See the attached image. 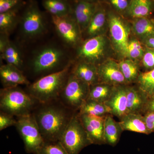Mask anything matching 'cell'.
<instances>
[{"label":"cell","mask_w":154,"mask_h":154,"mask_svg":"<svg viewBox=\"0 0 154 154\" xmlns=\"http://www.w3.org/2000/svg\"><path fill=\"white\" fill-rule=\"evenodd\" d=\"M53 102L41 104L33 114L45 142L59 141L72 116L68 113L67 107L53 105Z\"/></svg>","instance_id":"1"},{"label":"cell","mask_w":154,"mask_h":154,"mask_svg":"<svg viewBox=\"0 0 154 154\" xmlns=\"http://www.w3.org/2000/svg\"><path fill=\"white\" fill-rule=\"evenodd\" d=\"M72 63L64 68L49 74L29 85L28 94L41 104L53 102L59 98L72 69Z\"/></svg>","instance_id":"2"},{"label":"cell","mask_w":154,"mask_h":154,"mask_svg":"<svg viewBox=\"0 0 154 154\" xmlns=\"http://www.w3.org/2000/svg\"><path fill=\"white\" fill-rule=\"evenodd\" d=\"M67 59L66 52L61 48L53 45H45L33 54L30 67L36 75H47L66 67L71 62H68Z\"/></svg>","instance_id":"3"},{"label":"cell","mask_w":154,"mask_h":154,"mask_svg":"<svg viewBox=\"0 0 154 154\" xmlns=\"http://www.w3.org/2000/svg\"><path fill=\"white\" fill-rule=\"evenodd\" d=\"M108 31L110 42L118 61L129 58L128 45L131 36V26L128 19L108 6Z\"/></svg>","instance_id":"4"},{"label":"cell","mask_w":154,"mask_h":154,"mask_svg":"<svg viewBox=\"0 0 154 154\" xmlns=\"http://www.w3.org/2000/svg\"><path fill=\"white\" fill-rule=\"evenodd\" d=\"M76 49L78 60L96 66L115 56L110 38L106 34L84 40Z\"/></svg>","instance_id":"5"},{"label":"cell","mask_w":154,"mask_h":154,"mask_svg":"<svg viewBox=\"0 0 154 154\" xmlns=\"http://www.w3.org/2000/svg\"><path fill=\"white\" fill-rule=\"evenodd\" d=\"M35 100L18 87L3 88L0 91L1 111L17 117L31 114Z\"/></svg>","instance_id":"6"},{"label":"cell","mask_w":154,"mask_h":154,"mask_svg":"<svg viewBox=\"0 0 154 154\" xmlns=\"http://www.w3.org/2000/svg\"><path fill=\"white\" fill-rule=\"evenodd\" d=\"M20 30L26 40H33L46 31V20L36 0H28L20 15Z\"/></svg>","instance_id":"7"},{"label":"cell","mask_w":154,"mask_h":154,"mask_svg":"<svg viewBox=\"0 0 154 154\" xmlns=\"http://www.w3.org/2000/svg\"><path fill=\"white\" fill-rule=\"evenodd\" d=\"M69 154H79L83 149L92 144L79 114H73L59 141Z\"/></svg>","instance_id":"8"},{"label":"cell","mask_w":154,"mask_h":154,"mask_svg":"<svg viewBox=\"0 0 154 154\" xmlns=\"http://www.w3.org/2000/svg\"><path fill=\"white\" fill-rule=\"evenodd\" d=\"M15 126L22 138L25 151L37 154L45 141L42 135L33 114L18 117Z\"/></svg>","instance_id":"9"},{"label":"cell","mask_w":154,"mask_h":154,"mask_svg":"<svg viewBox=\"0 0 154 154\" xmlns=\"http://www.w3.org/2000/svg\"><path fill=\"white\" fill-rule=\"evenodd\" d=\"M90 88L89 85L71 72L59 98L63 105L69 109H79L88 99Z\"/></svg>","instance_id":"10"},{"label":"cell","mask_w":154,"mask_h":154,"mask_svg":"<svg viewBox=\"0 0 154 154\" xmlns=\"http://www.w3.org/2000/svg\"><path fill=\"white\" fill-rule=\"evenodd\" d=\"M58 35L69 47L77 48L84 41L79 25L71 14L62 17L51 16Z\"/></svg>","instance_id":"11"},{"label":"cell","mask_w":154,"mask_h":154,"mask_svg":"<svg viewBox=\"0 0 154 154\" xmlns=\"http://www.w3.org/2000/svg\"><path fill=\"white\" fill-rule=\"evenodd\" d=\"M108 6L104 2L98 3L95 13L82 33L83 40L106 34L108 31Z\"/></svg>","instance_id":"12"},{"label":"cell","mask_w":154,"mask_h":154,"mask_svg":"<svg viewBox=\"0 0 154 154\" xmlns=\"http://www.w3.org/2000/svg\"><path fill=\"white\" fill-rule=\"evenodd\" d=\"M97 67L99 83L114 86L129 85L121 71L118 60L108 59Z\"/></svg>","instance_id":"13"},{"label":"cell","mask_w":154,"mask_h":154,"mask_svg":"<svg viewBox=\"0 0 154 154\" xmlns=\"http://www.w3.org/2000/svg\"><path fill=\"white\" fill-rule=\"evenodd\" d=\"M78 114L92 144H106L104 138L105 116Z\"/></svg>","instance_id":"14"},{"label":"cell","mask_w":154,"mask_h":154,"mask_svg":"<svg viewBox=\"0 0 154 154\" xmlns=\"http://www.w3.org/2000/svg\"><path fill=\"white\" fill-rule=\"evenodd\" d=\"M70 1L72 5L71 15L79 25L82 34L96 11L98 3L76 0Z\"/></svg>","instance_id":"15"},{"label":"cell","mask_w":154,"mask_h":154,"mask_svg":"<svg viewBox=\"0 0 154 154\" xmlns=\"http://www.w3.org/2000/svg\"><path fill=\"white\" fill-rule=\"evenodd\" d=\"M126 85L115 86L109 99L105 104L111 110V114L121 119L127 112Z\"/></svg>","instance_id":"16"},{"label":"cell","mask_w":154,"mask_h":154,"mask_svg":"<svg viewBox=\"0 0 154 154\" xmlns=\"http://www.w3.org/2000/svg\"><path fill=\"white\" fill-rule=\"evenodd\" d=\"M0 79L3 88H14L30 84L21 70L9 64L1 66Z\"/></svg>","instance_id":"17"},{"label":"cell","mask_w":154,"mask_h":154,"mask_svg":"<svg viewBox=\"0 0 154 154\" xmlns=\"http://www.w3.org/2000/svg\"><path fill=\"white\" fill-rule=\"evenodd\" d=\"M128 113L143 115L148 99L136 86L126 85Z\"/></svg>","instance_id":"18"},{"label":"cell","mask_w":154,"mask_h":154,"mask_svg":"<svg viewBox=\"0 0 154 154\" xmlns=\"http://www.w3.org/2000/svg\"><path fill=\"white\" fill-rule=\"evenodd\" d=\"M71 72L78 79L90 86L99 83L97 67L93 64L77 60Z\"/></svg>","instance_id":"19"},{"label":"cell","mask_w":154,"mask_h":154,"mask_svg":"<svg viewBox=\"0 0 154 154\" xmlns=\"http://www.w3.org/2000/svg\"><path fill=\"white\" fill-rule=\"evenodd\" d=\"M154 12V0H131L125 18L128 20L151 17Z\"/></svg>","instance_id":"20"},{"label":"cell","mask_w":154,"mask_h":154,"mask_svg":"<svg viewBox=\"0 0 154 154\" xmlns=\"http://www.w3.org/2000/svg\"><path fill=\"white\" fill-rule=\"evenodd\" d=\"M131 33L141 41L154 34V19L151 17L131 20Z\"/></svg>","instance_id":"21"},{"label":"cell","mask_w":154,"mask_h":154,"mask_svg":"<svg viewBox=\"0 0 154 154\" xmlns=\"http://www.w3.org/2000/svg\"><path fill=\"white\" fill-rule=\"evenodd\" d=\"M119 124L123 131H128L145 134H151L147 128L143 115L128 113L120 119Z\"/></svg>","instance_id":"22"},{"label":"cell","mask_w":154,"mask_h":154,"mask_svg":"<svg viewBox=\"0 0 154 154\" xmlns=\"http://www.w3.org/2000/svg\"><path fill=\"white\" fill-rule=\"evenodd\" d=\"M111 114H107L104 121V138L105 144L115 146L119 142L123 131L119 122L114 120Z\"/></svg>","instance_id":"23"},{"label":"cell","mask_w":154,"mask_h":154,"mask_svg":"<svg viewBox=\"0 0 154 154\" xmlns=\"http://www.w3.org/2000/svg\"><path fill=\"white\" fill-rule=\"evenodd\" d=\"M25 5L0 14V33L9 34L14 30L19 23L21 11Z\"/></svg>","instance_id":"24"},{"label":"cell","mask_w":154,"mask_h":154,"mask_svg":"<svg viewBox=\"0 0 154 154\" xmlns=\"http://www.w3.org/2000/svg\"><path fill=\"white\" fill-rule=\"evenodd\" d=\"M42 4L51 16L62 17L72 14L70 0H42Z\"/></svg>","instance_id":"25"},{"label":"cell","mask_w":154,"mask_h":154,"mask_svg":"<svg viewBox=\"0 0 154 154\" xmlns=\"http://www.w3.org/2000/svg\"><path fill=\"white\" fill-rule=\"evenodd\" d=\"M79 115L87 114L93 116L105 117L111 114V110L105 103L88 99L79 108Z\"/></svg>","instance_id":"26"},{"label":"cell","mask_w":154,"mask_h":154,"mask_svg":"<svg viewBox=\"0 0 154 154\" xmlns=\"http://www.w3.org/2000/svg\"><path fill=\"white\" fill-rule=\"evenodd\" d=\"M115 86L103 83L90 86L88 99L105 103L109 99Z\"/></svg>","instance_id":"27"},{"label":"cell","mask_w":154,"mask_h":154,"mask_svg":"<svg viewBox=\"0 0 154 154\" xmlns=\"http://www.w3.org/2000/svg\"><path fill=\"white\" fill-rule=\"evenodd\" d=\"M1 58L7 64L12 65L20 70L23 66V57L19 48L13 42L10 41L7 47L2 54Z\"/></svg>","instance_id":"28"},{"label":"cell","mask_w":154,"mask_h":154,"mask_svg":"<svg viewBox=\"0 0 154 154\" xmlns=\"http://www.w3.org/2000/svg\"><path fill=\"white\" fill-rule=\"evenodd\" d=\"M135 85L148 99L154 96V69L146 72H141Z\"/></svg>","instance_id":"29"},{"label":"cell","mask_w":154,"mask_h":154,"mask_svg":"<svg viewBox=\"0 0 154 154\" xmlns=\"http://www.w3.org/2000/svg\"><path fill=\"white\" fill-rule=\"evenodd\" d=\"M121 71L129 85L135 83L140 74V65L129 58L119 61Z\"/></svg>","instance_id":"30"},{"label":"cell","mask_w":154,"mask_h":154,"mask_svg":"<svg viewBox=\"0 0 154 154\" xmlns=\"http://www.w3.org/2000/svg\"><path fill=\"white\" fill-rule=\"evenodd\" d=\"M146 48V46L142 41L131 34L128 45L129 59L140 65L144 54Z\"/></svg>","instance_id":"31"},{"label":"cell","mask_w":154,"mask_h":154,"mask_svg":"<svg viewBox=\"0 0 154 154\" xmlns=\"http://www.w3.org/2000/svg\"><path fill=\"white\" fill-rule=\"evenodd\" d=\"M37 154H69L60 141L45 142Z\"/></svg>","instance_id":"32"},{"label":"cell","mask_w":154,"mask_h":154,"mask_svg":"<svg viewBox=\"0 0 154 154\" xmlns=\"http://www.w3.org/2000/svg\"><path fill=\"white\" fill-rule=\"evenodd\" d=\"M131 0H104V2L119 14L124 17Z\"/></svg>","instance_id":"33"},{"label":"cell","mask_w":154,"mask_h":154,"mask_svg":"<svg viewBox=\"0 0 154 154\" xmlns=\"http://www.w3.org/2000/svg\"><path fill=\"white\" fill-rule=\"evenodd\" d=\"M140 65L143 69L144 72L149 71L154 69V49L146 47Z\"/></svg>","instance_id":"34"},{"label":"cell","mask_w":154,"mask_h":154,"mask_svg":"<svg viewBox=\"0 0 154 154\" xmlns=\"http://www.w3.org/2000/svg\"><path fill=\"white\" fill-rule=\"evenodd\" d=\"M24 0H0V14L25 5Z\"/></svg>","instance_id":"35"},{"label":"cell","mask_w":154,"mask_h":154,"mask_svg":"<svg viewBox=\"0 0 154 154\" xmlns=\"http://www.w3.org/2000/svg\"><path fill=\"white\" fill-rule=\"evenodd\" d=\"M17 121L14 118L13 116L1 111L0 113V131L13 125L15 126Z\"/></svg>","instance_id":"36"},{"label":"cell","mask_w":154,"mask_h":154,"mask_svg":"<svg viewBox=\"0 0 154 154\" xmlns=\"http://www.w3.org/2000/svg\"><path fill=\"white\" fill-rule=\"evenodd\" d=\"M147 128L152 133L154 132V111L149 112L143 115Z\"/></svg>","instance_id":"37"},{"label":"cell","mask_w":154,"mask_h":154,"mask_svg":"<svg viewBox=\"0 0 154 154\" xmlns=\"http://www.w3.org/2000/svg\"><path fill=\"white\" fill-rule=\"evenodd\" d=\"M8 34L0 33V53L2 54L7 47L11 40Z\"/></svg>","instance_id":"38"},{"label":"cell","mask_w":154,"mask_h":154,"mask_svg":"<svg viewBox=\"0 0 154 154\" xmlns=\"http://www.w3.org/2000/svg\"><path fill=\"white\" fill-rule=\"evenodd\" d=\"M154 111V96L148 99L147 102L145 107L143 115L149 112Z\"/></svg>","instance_id":"39"},{"label":"cell","mask_w":154,"mask_h":154,"mask_svg":"<svg viewBox=\"0 0 154 154\" xmlns=\"http://www.w3.org/2000/svg\"><path fill=\"white\" fill-rule=\"evenodd\" d=\"M142 42L146 47L154 49V34L144 39Z\"/></svg>","instance_id":"40"},{"label":"cell","mask_w":154,"mask_h":154,"mask_svg":"<svg viewBox=\"0 0 154 154\" xmlns=\"http://www.w3.org/2000/svg\"><path fill=\"white\" fill-rule=\"evenodd\" d=\"M76 1H82L88 2L98 3L104 2V0H76Z\"/></svg>","instance_id":"41"}]
</instances>
